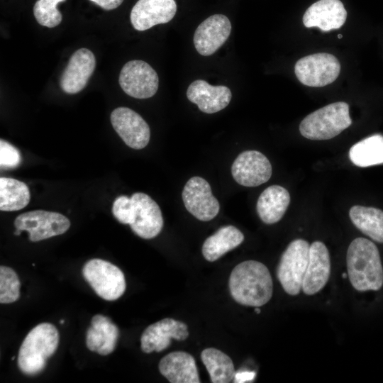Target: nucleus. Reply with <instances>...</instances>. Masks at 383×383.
<instances>
[{"label": "nucleus", "mask_w": 383, "mask_h": 383, "mask_svg": "<svg viewBox=\"0 0 383 383\" xmlns=\"http://www.w3.org/2000/svg\"><path fill=\"white\" fill-rule=\"evenodd\" d=\"M229 289L238 304L260 307L272 296L273 283L268 268L256 260H246L237 265L229 278Z\"/></svg>", "instance_id": "1"}, {"label": "nucleus", "mask_w": 383, "mask_h": 383, "mask_svg": "<svg viewBox=\"0 0 383 383\" xmlns=\"http://www.w3.org/2000/svg\"><path fill=\"white\" fill-rule=\"evenodd\" d=\"M346 265L349 280L357 291H377L383 286L379 252L371 240L365 238L354 239L347 250Z\"/></svg>", "instance_id": "2"}, {"label": "nucleus", "mask_w": 383, "mask_h": 383, "mask_svg": "<svg viewBox=\"0 0 383 383\" xmlns=\"http://www.w3.org/2000/svg\"><path fill=\"white\" fill-rule=\"evenodd\" d=\"M59 333L50 323H41L24 338L18 352V366L26 375H35L45 367L47 360L55 353Z\"/></svg>", "instance_id": "3"}, {"label": "nucleus", "mask_w": 383, "mask_h": 383, "mask_svg": "<svg viewBox=\"0 0 383 383\" xmlns=\"http://www.w3.org/2000/svg\"><path fill=\"white\" fill-rule=\"evenodd\" d=\"M351 124L349 105L338 101L307 115L300 123L299 131L302 136L309 140H329Z\"/></svg>", "instance_id": "4"}, {"label": "nucleus", "mask_w": 383, "mask_h": 383, "mask_svg": "<svg viewBox=\"0 0 383 383\" xmlns=\"http://www.w3.org/2000/svg\"><path fill=\"white\" fill-rule=\"evenodd\" d=\"M310 244L304 239L292 240L282 253L277 269V277L283 289L296 296L302 283L309 259Z\"/></svg>", "instance_id": "5"}, {"label": "nucleus", "mask_w": 383, "mask_h": 383, "mask_svg": "<svg viewBox=\"0 0 383 383\" xmlns=\"http://www.w3.org/2000/svg\"><path fill=\"white\" fill-rule=\"evenodd\" d=\"M82 274L96 294L106 301L118 299L126 290L123 272L106 260H89L83 266Z\"/></svg>", "instance_id": "6"}, {"label": "nucleus", "mask_w": 383, "mask_h": 383, "mask_svg": "<svg viewBox=\"0 0 383 383\" xmlns=\"http://www.w3.org/2000/svg\"><path fill=\"white\" fill-rule=\"evenodd\" d=\"M340 72V64L332 54L320 52L306 55L297 60L294 73L303 84L322 87L333 82Z\"/></svg>", "instance_id": "7"}, {"label": "nucleus", "mask_w": 383, "mask_h": 383, "mask_svg": "<svg viewBox=\"0 0 383 383\" xmlns=\"http://www.w3.org/2000/svg\"><path fill=\"white\" fill-rule=\"evenodd\" d=\"M14 226L28 232L30 241L38 242L65 233L70 226V221L60 213L35 210L18 216Z\"/></svg>", "instance_id": "8"}, {"label": "nucleus", "mask_w": 383, "mask_h": 383, "mask_svg": "<svg viewBox=\"0 0 383 383\" xmlns=\"http://www.w3.org/2000/svg\"><path fill=\"white\" fill-rule=\"evenodd\" d=\"M118 82L126 94L140 99L154 96L159 86V78L155 70L145 61L138 60L124 65Z\"/></svg>", "instance_id": "9"}, {"label": "nucleus", "mask_w": 383, "mask_h": 383, "mask_svg": "<svg viewBox=\"0 0 383 383\" xmlns=\"http://www.w3.org/2000/svg\"><path fill=\"white\" fill-rule=\"evenodd\" d=\"M182 196L187 210L199 221H211L219 212V202L212 194L210 184L202 177L189 179Z\"/></svg>", "instance_id": "10"}, {"label": "nucleus", "mask_w": 383, "mask_h": 383, "mask_svg": "<svg viewBox=\"0 0 383 383\" xmlns=\"http://www.w3.org/2000/svg\"><path fill=\"white\" fill-rule=\"evenodd\" d=\"M231 173L235 181L244 187H257L272 176V165L267 157L257 150H246L235 159Z\"/></svg>", "instance_id": "11"}, {"label": "nucleus", "mask_w": 383, "mask_h": 383, "mask_svg": "<svg viewBox=\"0 0 383 383\" xmlns=\"http://www.w3.org/2000/svg\"><path fill=\"white\" fill-rule=\"evenodd\" d=\"M110 118L113 128L128 147L140 150L148 144L149 126L138 113L127 107H118L111 112Z\"/></svg>", "instance_id": "12"}, {"label": "nucleus", "mask_w": 383, "mask_h": 383, "mask_svg": "<svg viewBox=\"0 0 383 383\" xmlns=\"http://www.w3.org/2000/svg\"><path fill=\"white\" fill-rule=\"evenodd\" d=\"M188 336L189 331L186 323L165 318L145 328L140 337V348L145 353L161 352L170 346L172 338L184 340Z\"/></svg>", "instance_id": "13"}, {"label": "nucleus", "mask_w": 383, "mask_h": 383, "mask_svg": "<svg viewBox=\"0 0 383 383\" xmlns=\"http://www.w3.org/2000/svg\"><path fill=\"white\" fill-rule=\"evenodd\" d=\"M231 32V23L227 16L214 14L199 24L194 35V45L203 56L217 51L227 40Z\"/></svg>", "instance_id": "14"}, {"label": "nucleus", "mask_w": 383, "mask_h": 383, "mask_svg": "<svg viewBox=\"0 0 383 383\" xmlns=\"http://www.w3.org/2000/svg\"><path fill=\"white\" fill-rule=\"evenodd\" d=\"M135 204V217L130 225L139 237L151 239L156 237L163 227V218L158 204L148 194L134 193L131 196Z\"/></svg>", "instance_id": "15"}, {"label": "nucleus", "mask_w": 383, "mask_h": 383, "mask_svg": "<svg viewBox=\"0 0 383 383\" xmlns=\"http://www.w3.org/2000/svg\"><path fill=\"white\" fill-rule=\"evenodd\" d=\"M177 12L174 0H138L131 12L133 27L139 31L170 22Z\"/></svg>", "instance_id": "16"}, {"label": "nucleus", "mask_w": 383, "mask_h": 383, "mask_svg": "<svg viewBox=\"0 0 383 383\" xmlns=\"http://www.w3.org/2000/svg\"><path fill=\"white\" fill-rule=\"evenodd\" d=\"M95 66V57L91 50L84 48L77 50L61 75V89L70 94L79 92L86 87Z\"/></svg>", "instance_id": "17"}, {"label": "nucleus", "mask_w": 383, "mask_h": 383, "mask_svg": "<svg viewBox=\"0 0 383 383\" xmlns=\"http://www.w3.org/2000/svg\"><path fill=\"white\" fill-rule=\"evenodd\" d=\"M331 273L328 250L321 241L310 245L309 259L304 277L301 290L306 295H313L327 284Z\"/></svg>", "instance_id": "18"}, {"label": "nucleus", "mask_w": 383, "mask_h": 383, "mask_svg": "<svg viewBox=\"0 0 383 383\" xmlns=\"http://www.w3.org/2000/svg\"><path fill=\"white\" fill-rule=\"evenodd\" d=\"M347 11L340 0H318L303 16L306 28L318 27L322 31L338 29L345 23Z\"/></svg>", "instance_id": "19"}, {"label": "nucleus", "mask_w": 383, "mask_h": 383, "mask_svg": "<svg viewBox=\"0 0 383 383\" xmlns=\"http://www.w3.org/2000/svg\"><path fill=\"white\" fill-rule=\"evenodd\" d=\"M187 96L201 111L214 113L229 104L232 94L226 86H213L204 80L197 79L188 87Z\"/></svg>", "instance_id": "20"}, {"label": "nucleus", "mask_w": 383, "mask_h": 383, "mask_svg": "<svg viewBox=\"0 0 383 383\" xmlns=\"http://www.w3.org/2000/svg\"><path fill=\"white\" fill-rule=\"evenodd\" d=\"M159 370L171 383H199L196 362L192 355L184 351L172 352L159 362Z\"/></svg>", "instance_id": "21"}, {"label": "nucleus", "mask_w": 383, "mask_h": 383, "mask_svg": "<svg viewBox=\"0 0 383 383\" xmlns=\"http://www.w3.org/2000/svg\"><path fill=\"white\" fill-rule=\"evenodd\" d=\"M118 335V327L109 317L96 314L93 316L87 332V347L101 355H107L114 350Z\"/></svg>", "instance_id": "22"}, {"label": "nucleus", "mask_w": 383, "mask_h": 383, "mask_svg": "<svg viewBox=\"0 0 383 383\" xmlns=\"http://www.w3.org/2000/svg\"><path fill=\"white\" fill-rule=\"evenodd\" d=\"M290 203L289 192L279 185H272L266 188L257 201V212L266 224L279 221L284 215Z\"/></svg>", "instance_id": "23"}, {"label": "nucleus", "mask_w": 383, "mask_h": 383, "mask_svg": "<svg viewBox=\"0 0 383 383\" xmlns=\"http://www.w3.org/2000/svg\"><path fill=\"white\" fill-rule=\"evenodd\" d=\"M243 240L244 235L236 227L223 226L206 239L202 245L203 256L209 262L216 261L238 247Z\"/></svg>", "instance_id": "24"}, {"label": "nucleus", "mask_w": 383, "mask_h": 383, "mask_svg": "<svg viewBox=\"0 0 383 383\" xmlns=\"http://www.w3.org/2000/svg\"><path fill=\"white\" fill-rule=\"evenodd\" d=\"M349 216L354 226L377 243H383V211L355 205L350 208Z\"/></svg>", "instance_id": "25"}, {"label": "nucleus", "mask_w": 383, "mask_h": 383, "mask_svg": "<svg viewBox=\"0 0 383 383\" xmlns=\"http://www.w3.org/2000/svg\"><path fill=\"white\" fill-rule=\"evenodd\" d=\"M349 157L362 167L383 164V135L375 134L357 142L350 148Z\"/></svg>", "instance_id": "26"}, {"label": "nucleus", "mask_w": 383, "mask_h": 383, "mask_svg": "<svg viewBox=\"0 0 383 383\" xmlns=\"http://www.w3.org/2000/svg\"><path fill=\"white\" fill-rule=\"evenodd\" d=\"M201 359L205 365L213 383H228L234 379V365L229 356L222 351L209 348L201 353Z\"/></svg>", "instance_id": "27"}, {"label": "nucleus", "mask_w": 383, "mask_h": 383, "mask_svg": "<svg viewBox=\"0 0 383 383\" xmlns=\"http://www.w3.org/2000/svg\"><path fill=\"white\" fill-rule=\"evenodd\" d=\"M28 186L23 182L9 177L0 178V210L18 211L26 207L30 201Z\"/></svg>", "instance_id": "28"}, {"label": "nucleus", "mask_w": 383, "mask_h": 383, "mask_svg": "<svg viewBox=\"0 0 383 383\" xmlns=\"http://www.w3.org/2000/svg\"><path fill=\"white\" fill-rule=\"evenodd\" d=\"M21 282L16 272L9 267H0V303L11 304L20 296Z\"/></svg>", "instance_id": "29"}, {"label": "nucleus", "mask_w": 383, "mask_h": 383, "mask_svg": "<svg viewBox=\"0 0 383 383\" xmlns=\"http://www.w3.org/2000/svg\"><path fill=\"white\" fill-rule=\"evenodd\" d=\"M65 0H38L33 6V14L39 24L54 28L62 21V14L57 5Z\"/></svg>", "instance_id": "30"}, {"label": "nucleus", "mask_w": 383, "mask_h": 383, "mask_svg": "<svg viewBox=\"0 0 383 383\" xmlns=\"http://www.w3.org/2000/svg\"><path fill=\"white\" fill-rule=\"evenodd\" d=\"M112 213L120 223L131 225L135 217V204L132 198L124 195L117 197L112 206Z\"/></svg>", "instance_id": "31"}, {"label": "nucleus", "mask_w": 383, "mask_h": 383, "mask_svg": "<svg viewBox=\"0 0 383 383\" xmlns=\"http://www.w3.org/2000/svg\"><path fill=\"white\" fill-rule=\"evenodd\" d=\"M21 162L18 150L4 140H0V165L1 168H16Z\"/></svg>", "instance_id": "32"}, {"label": "nucleus", "mask_w": 383, "mask_h": 383, "mask_svg": "<svg viewBox=\"0 0 383 383\" xmlns=\"http://www.w3.org/2000/svg\"><path fill=\"white\" fill-rule=\"evenodd\" d=\"M96 5L101 7L103 9L109 11L118 7L123 0H89Z\"/></svg>", "instance_id": "33"}, {"label": "nucleus", "mask_w": 383, "mask_h": 383, "mask_svg": "<svg viewBox=\"0 0 383 383\" xmlns=\"http://www.w3.org/2000/svg\"><path fill=\"white\" fill-rule=\"evenodd\" d=\"M255 376L253 372L243 371L235 374L234 382H245L252 380Z\"/></svg>", "instance_id": "34"}, {"label": "nucleus", "mask_w": 383, "mask_h": 383, "mask_svg": "<svg viewBox=\"0 0 383 383\" xmlns=\"http://www.w3.org/2000/svg\"><path fill=\"white\" fill-rule=\"evenodd\" d=\"M21 230L16 228V231H14V235H19L21 233Z\"/></svg>", "instance_id": "35"}, {"label": "nucleus", "mask_w": 383, "mask_h": 383, "mask_svg": "<svg viewBox=\"0 0 383 383\" xmlns=\"http://www.w3.org/2000/svg\"><path fill=\"white\" fill-rule=\"evenodd\" d=\"M255 311L257 313H260L261 310L259 307H255Z\"/></svg>", "instance_id": "36"}, {"label": "nucleus", "mask_w": 383, "mask_h": 383, "mask_svg": "<svg viewBox=\"0 0 383 383\" xmlns=\"http://www.w3.org/2000/svg\"><path fill=\"white\" fill-rule=\"evenodd\" d=\"M64 322H65V320H63V319H62V320L60 321V323H61V324H63Z\"/></svg>", "instance_id": "37"}, {"label": "nucleus", "mask_w": 383, "mask_h": 383, "mask_svg": "<svg viewBox=\"0 0 383 383\" xmlns=\"http://www.w3.org/2000/svg\"><path fill=\"white\" fill-rule=\"evenodd\" d=\"M338 38H342V35H338Z\"/></svg>", "instance_id": "38"}, {"label": "nucleus", "mask_w": 383, "mask_h": 383, "mask_svg": "<svg viewBox=\"0 0 383 383\" xmlns=\"http://www.w3.org/2000/svg\"><path fill=\"white\" fill-rule=\"evenodd\" d=\"M14 359H15V357H14V356L12 357L11 360H14Z\"/></svg>", "instance_id": "39"}]
</instances>
